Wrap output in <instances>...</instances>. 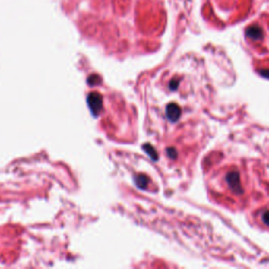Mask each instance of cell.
I'll return each instance as SVG.
<instances>
[{"mask_svg":"<svg viewBox=\"0 0 269 269\" xmlns=\"http://www.w3.org/2000/svg\"><path fill=\"white\" fill-rule=\"evenodd\" d=\"M136 183L140 188H145V185H147L146 177H145V176H139V177H137Z\"/></svg>","mask_w":269,"mask_h":269,"instance_id":"8992f818","label":"cell"},{"mask_svg":"<svg viewBox=\"0 0 269 269\" xmlns=\"http://www.w3.org/2000/svg\"><path fill=\"white\" fill-rule=\"evenodd\" d=\"M247 36L249 38L253 39V40H260L262 38V35H263V32H262V29L258 25H252V27H249L247 29L246 32Z\"/></svg>","mask_w":269,"mask_h":269,"instance_id":"277c9868","label":"cell"},{"mask_svg":"<svg viewBox=\"0 0 269 269\" xmlns=\"http://www.w3.org/2000/svg\"><path fill=\"white\" fill-rule=\"evenodd\" d=\"M88 105L94 115H98L102 108V97L98 93H92L87 97Z\"/></svg>","mask_w":269,"mask_h":269,"instance_id":"7a4b0ae2","label":"cell"},{"mask_svg":"<svg viewBox=\"0 0 269 269\" xmlns=\"http://www.w3.org/2000/svg\"><path fill=\"white\" fill-rule=\"evenodd\" d=\"M166 115H167V118L169 120L175 122V121H177L179 119L180 115H181L180 107L177 104H169L167 106V109H166Z\"/></svg>","mask_w":269,"mask_h":269,"instance_id":"3957f363","label":"cell"},{"mask_svg":"<svg viewBox=\"0 0 269 269\" xmlns=\"http://www.w3.org/2000/svg\"><path fill=\"white\" fill-rule=\"evenodd\" d=\"M226 183L228 184V187L235 192H241L242 187H241V179L240 175L238 171H228L226 175Z\"/></svg>","mask_w":269,"mask_h":269,"instance_id":"6da1fadb","label":"cell"},{"mask_svg":"<svg viewBox=\"0 0 269 269\" xmlns=\"http://www.w3.org/2000/svg\"><path fill=\"white\" fill-rule=\"evenodd\" d=\"M261 220L264 225L269 227V209H264L261 211Z\"/></svg>","mask_w":269,"mask_h":269,"instance_id":"5b68a950","label":"cell"}]
</instances>
